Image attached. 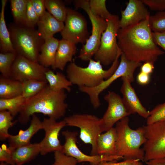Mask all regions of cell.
<instances>
[{"label":"cell","instance_id":"obj_1","mask_svg":"<svg viewBox=\"0 0 165 165\" xmlns=\"http://www.w3.org/2000/svg\"><path fill=\"white\" fill-rule=\"evenodd\" d=\"M149 17L135 24L120 28L118 32V46L130 61L154 63L164 53L153 41Z\"/></svg>","mask_w":165,"mask_h":165},{"label":"cell","instance_id":"obj_2","mask_svg":"<svg viewBox=\"0 0 165 165\" xmlns=\"http://www.w3.org/2000/svg\"><path fill=\"white\" fill-rule=\"evenodd\" d=\"M67 95L63 90H52L47 84L40 92L25 100L17 121L25 124L36 113H41L56 120L63 117L68 107L65 102Z\"/></svg>","mask_w":165,"mask_h":165},{"label":"cell","instance_id":"obj_3","mask_svg":"<svg viewBox=\"0 0 165 165\" xmlns=\"http://www.w3.org/2000/svg\"><path fill=\"white\" fill-rule=\"evenodd\" d=\"M129 119L127 116L116 123L118 155L124 160H138L143 161L145 152L141 147L146 141L144 126L133 129L129 127Z\"/></svg>","mask_w":165,"mask_h":165},{"label":"cell","instance_id":"obj_4","mask_svg":"<svg viewBox=\"0 0 165 165\" xmlns=\"http://www.w3.org/2000/svg\"><path fill=\"white\" fill-rule=\"evenodd\" d=\"M122 53L119 48L116 59L107 70L103 69L100 62L92 59L89 61L88 65L86 67L79 66L72 62L70 63L66 69L67 77L72 85L79 87H95L114 73L119 66L118 59Z\"/></svg>","mask_w":165,"mask_h":165},{"label":"cell","instance_id":"obj_5","mask_svg":"<svg viewBox=\"0 0 165 165\" xmlns=\"http://www.w3.org/2000/svg\"><path fill=\"white\" fill-rule=\"evenodd\" d=\"M12 44L18 55L34 61H38L44 40L37 30L16 24L9 26Z\"/></svg>","mask_w":165,"mask_h":165},{"label":"cell","instance_id":"obj_6","mask_svg":"<svg viewBox=\"0 0 165 165\" xmlns=\"http://www.w3.org/2000/svg\"><path fill=\"white\" fill-rule=\"evenodd\" d=\"M66 126L77 127L80 130L79 138L84 143L91 146V155L97 154V142L99 135L103 132L101 118L88 114H75L65 118Z\"/></svg>","mask_w":165,"mask_h":165},{"label":"cell","instance_id":"obj_7","mask_svg":"<svg viewBox=\"0 0 165 165\" xmlns=\"http://www.w3.org/2000/svg\"><path fill=\"white\" fill-rule=\"evenodd\" d=\"M119 20L118 15L112 14L105 20L107 26L102 34L99 49L94 56L95 60L104 66L112 64L118 54L117 35L120 28Z\"/></svg>","mask_w":165,"mask_h":165},{"label":"cell","instance_id":"obj_8","mask_svg":"<svg viewBox=\"0 0 165 165\" xmlns=\"http://www.w3.org/2000/svg\"><path fill=\"white\" fill-rule=\"evenodd\" d=\"M88 0H77L73 1L76 8L84 10L90 20L92 30L91 35L81 49L79 57L85 61H89L92 59L100 46L102 35L106 29L107 23L105 20L94 16L91 12Z\"/></svg>","mask_w":165,"mask_h":165},{"label":"cell","instance_id":"obj_9","mask_svg":"<svg viewBox=\"0 0 165 165\" xmlns=\"http://www.w3.org/2000/svg\"><path fill=\"white\" fill-rule=\"evenodd\" d=\"M137 67L134 62L129 60L124 56H122L118 68L109 78L103 80L95 87L89 88L82 86L79 87V90L81 92L87 94L93 107L94 108H97L101 105L99 98L100 94L119 78L125 77L130 81H133L134 73Z\"/></svg>","mask_w":165,"mask_h":165},{"label":"cell","instance_id":"obj_10","mask_svg":"<svg viewBox=\"0 0 165 165\" xmlns=\"http://www.w3.org/2000/svg\"><path fill=\"white\" fill-rule=\"evenodd\" d=\"M146 142L143 161L165 157V119L144 126Z\"/></svg>","mask_w":165,"mask_h":165},{"label":"cell","instance_id":"obj_11","mask_svg":"<svg viewBox=\"0 0 165 165\" xmlns=\"http://www.w3.org/2000/svg\"><path fill=\"white\" fill-rule=\"evenodd\" d=\"M64 27L61 32L62 39L75 44L85 43L89 38L87 23L85 18L76 11L67 8Z\"/></svg>","mask_w":165,"mask_h":165},{"label":"cell","instance_id":"obj_12","mask_svg":"<svg viewBox=\"0 0 165 165\" xmlns=\"http://www.w3.org/2000/svg\"><path fill=\"white\" fill-rule=\"evenodd\" d=\"M65 139L63 145L61 152L66 155L75 158L78 163L86 162L91 165H98L104 161H116L123 159L119 156H108L97 155H88L81 151L77 145L76 131H72L68 130L62 132Z\"/></svg>","mask_w":165,"mask_h":165},{"label":"cell","instance_id":"obj_13","mask_svg":"<svg viewBox=\"0 0 165 165\" xmlns=\"http://www.w3.org/2000/svg\"><path fill=\"white\" fill-rule=\"evenodd\" d=\"M49 69L37 61L17 55L11 68L10 78L21 82L29 79L47 81L45 74Z\"/></svg>","mask_w":165,"mask_h":165},{"label":"cell","instance_id":"obj_14","mask_svg":"<svg viewBox=\"0 0 165 165\" xmlns=\"http://www.w3.org/2000/svg\"><path fill=\"white\" fill-rule=\"evenodd\" d=\"M108 103L107 109L101 118V124L103 132L112 128L122 119L131 115L125 107L122 97L113 91H109L104 97Z\"/></svg>","mask_w":165,"mask_h":165},{"label":"cell","instance_id":"obj_15","mask_svg":"<svg viewBox=\"0 0 165 165\" xmlns=\"http://www.w3.org/2000/svg\"><path fill=\"white\" fill-rule=\"evenodd\" d=\"M43 129L45 133L44 138L39 143L40 154L45 155L49 153L61 152L63 145L59 139L61 129L66 126L63 119L60 121L51 118H45L42 121Z\"/></svg>","mask_w":165,"mask_h":165},{"label":"cell","instance_id":"obj_16","mask_svg":"<svg viewBox=\"0 0 165 165\" xmlns=\"http://www.w3.org/2000/svg\"><path fill=\"white\" fill-rule=\"evenodd\" d=\"M150 13L141 0H129L124 10L121 11L120 28L137 24L146 19Z\"/></svg>","mask_w":165,"mask_h":165},{"label":"cell","instance_id":"obj_17","mask_svg":"<svg viewBox=\"0 0 165 165\" xmlns=\"http://www.w3.org/2000/svg\"><path fill=\"white\" fill-rule=\"evenodd\" d=\"M121 78L123 83L120 92L123 95L122 98L127 109L131 114L137 113L147 119L149 115V112L142 105L130 81L126 77Z\"/></svg>","mask_w":165,"mask_h":165},{"label":"cell","instance_id":"obj_18","mask_svg":"<svg viewBox=\"0 0 165 165\" xmlns=\"http://www.w3.org/2000/svg\"><path fill=\"white\" fill-rule=\"evenodd\" d=\"M32 118L28 127L24 130H20L16 135H10L8 138V148L11 152L16 148L30 144L33 136L39 130L42 129V125L39 118L35 114Z\"/></svg>","mask_w":165,"mask_h":165},{"label":"cell","instance_id":"obj_19","mask_svg":"<svg viewBox=\"0 0 165 165\" xmlns=\"http://www.w3.org/2000/svg\"><path fill=\"white\" fill-rule=\"evenodd\" d=\"M37 25L38 33L44 40L61 32L64 27V22L57 20L47 11L40 17Z\"/></svg>","mask_w":165,"mask_h":165},{"label":"cell","instance_id":"obj_20","mask_svg":"<svg viewBox=\"0 0 165 165\" xmlns=\"http://www.w3.org/2000/svg\"><path fill=\"white\" fill-rule=\"evenodd\" d=\"M116 130L114 127L101 134L97 140V154L118 156L116 146Z\"/></svg>","mask_w":165,"mask_h":165},{"label":"cell","instance_id":"obj_21","mask_svg":"<svg viewBox=\"0 0 165 165\" xmlns=\"http://www.w3.org/2000/svg\"><path fill=\"white\" fill-rule=\"evenodd\" d=\"M59 40L53 37L44 40L38 59V62L44 67L51 66L55 70V57Z\"/></svg>","mask_w":165,"mask_h":165},{"label":"cell","instance_id":"obj_22","mask_svg":"<svg viewBox=\"0 0 165 165\" xmlns=\"http://www.w3.org/2000/svg\"><path fill=\"white\" fill-rule=\"evenodd\" d=\"M76 44L62 39L59 40L55 57L56 69L63 71L68 62H72L73 56L76 53Z\"/></svg>","mask_w":165,"mask_h":165},{"label":"cell","instance_id":"obj_23","mask_svg":"<svg viewBox=\"0 0 165 165\" xmlns=\"http://www.w3.org/2000/svg\"><path fill=\"white\" fill-rule=\"evenodd\" d=\"M40 152L39 143H30L19 147L11 152L13 165H22L30 161L40 153Z\"/></svg>","mask_w":165,"mask_h":165},{"label":"cell","instance_id":"obj_24","mask_svg":"<svg viewBox=\"0 0 165 165\" xmlns=\"http://www.w3.org/2000/svg\"><path fill=\"white\" fill-rule=\"evenodd\" d=\"M21 82L2 76L0 78V99H5L22 95Z\"/></svg>","mask_w":165,"mask_h":165},{"label":"cell","instance_id":"obj_25","mask_svg":"<svg viewBox=\"0 0 165 165\" xmlns=\"http://www.w3.org/2000/svg\"><path fill=\"white\" fill-rule=\"evenodd\" d=\"M7 1V0H1L0 13V48L2 53L15 51L5 19V9Z\"/></svg>","mask_w":165,"mask_h":165},{"label":"cell","instance_id":"obj_26","mask_svg":"<svg viewBox=\"0 0 165 165\" xmlns=\"http://www.w3.org/2000/svg\"><path fill=\"white\" fill-rule=\"evenodd\" d=\"M45 74L48 85L52 90L58 91L64 90L68 92L71 91V87L73 85L64 74L59 72L55 73L49 69Z\"/></svg>","mask_w":165,"mask_h":165},{"label":"cell","instance_id":"obj_27","mask_svg":"<svg viewBox=\"0 0 165 165\" xmlns=\"http://www.w3.org/2000/svg\"><path fill=\"white\" fill-rule=\"evenodd\" d=\"M25 99L22 95L8 99H0V111L7 110L14 117L22 111Z\"/></svg>","mask_w":165,"mask_h":165},{"label":"cell","instance_id":"obj_28","mask_svg":"<svg viewBox=\"0 0 165 165\" xmlns=\"http://www.w3.org/2000/svg\"><path fill=\"white\" fill-rule=\"evenodd\" d=\"M28 0H10L12 13L16 24L25 26Z\"/></svg>","mask_w":165,"mask_h":165},{"label":"cell","instance_id":"obj_29","mask_svg":"<svg viewBox=\"0 0 165 165\" xmlns=\"http://www.w3.org/2000/svg\"><path fill=\"white\" fill-rule=\"evenodd\" d=\"M46 9L58 20L65 21L67 16V8L63 2L60 0H45Z\"/></svg>","mask_w":165,"mask_h":165},{"label":"cell","instance_id":"obj_30","mask_svg":"<svg viewBox=\"0 0 165 165\" xmlns=\"http://www.w3.org/2000/svg\"><path fill=\"white\" fill-rule=\"evenodd\" d=\"M47 82L35 79H29L22 82V95L25 99L34 96L40 92L47 85Z\"/></svg>","mask_w":165,"mask_h":165},{"label":"cell","instance_id":"obj_31","mask_svg":"<svg viewBox=\"0 0 165 165\" xmlns=\"http://www.w3.org/2000/svg\"><path fill=\"white\" fill-rule=\"evenodd\" d=\"M18 54L16 51L0 53V72L2 76L10 78L11 69Z\"/></svg>","mask_w":165,"mask_h":165},{"label":"cell","instance_id":"obj_32","mask_svg":"<svg viewBox=\"0 0 165 165\" xmlns=\"http://www.w3.org/2000/svg\"><path fill=\"white\" fill-rule=\"evenodd\" d=\"M13 117L9 112L7 110L0 111V139L1 141L8 139L10 134L9 129L17 122L13 121Z\"/></svg>","mask_w":165,"mask_h":165},{"label":"cell","instance_id":"obj_33","mask_svg":"<svg viewBox=\"0 0 165 165\" xmlns=\"http://www.w3.org/2000/svg\"><path fill=\"white\" fill-rule=\"evenodd\" d=\"M105 0H90L89 1L90 11L94 16L101 17L105 20L112 15L107 10Z\"/></svg>","mask_w":165,"mask_h":165},{"label":"cell","instance_id":"obj_34","mask_svg":"<svg viewBox=\"0 0 165 165\" xmlns=\"http://www.w3.org/2000/svg\"><path fill=\"white\" fill-rule=\"evenodd\" d=\"M149 23L152 32L165 31V11H159L154 15L150 16Z\"/></svg>","mask_w":165,"mask_h":165},{"label":"cell","instance_id":"obj_35","mask_svg":"<svg viewBox=\"0 0 165 165\" xmlns=\"http://www.w3.org/2000/svg\"><path fill=\"white\" fill-rule=\"evenodd\" d=\"M146 119V125L165 119V102L157 105L149 112V115Z\"/></svg>","mask_w":165,"mask_h":165},{"label":"cell","instance_id":"obj_36","mask_svg":"<svg viewBox=\"0 0 165 165\" xmlns=\"http://www.w3.org/2000/svg\"><path fill=\"white\" fill-rule=\"evenodd\" d=\"M39 18L34 9L31 0H28L25 26L30 28H35Z\"/></svg>","mask_w":165,"mask_h":165},{"label":"cell","instance_id":"obj_37","mask_svg":"<svg viewBox=\"0 0 165 165\" xmlns=\"http://www.w3.org/2000/svg\"><path fill=\"white\" fill-rule=\"evenodd\" d=\"M54 161L51 165H77L75 158L67 156L61 152H54Z\"/></svg>","mask_w":165,"mask_h":165},{"label":"cell","instance_id":"obj_38","mask_svg":"<svg viewBox=\"0 0 165 165\" xmlns=\"http://www.w3.org/2000/svg\"><path fill=\"white\" fill-rule=\"evenodd\" d=\"M145 5L152 10L163 11L165 10V0H141Z\"/></svg>","mask_w":165,"mask_h":165},{"label":"cell","instance_id":"obj_39","mask_svg":"<svg viewBox=\"0 0 165 165\" xmlns=\"http://www.w3.org/2000/svg\"><path fill=\"white\" fill-rule=\"evenodd\" d=\"M0 161L13 165L12 159L11 151L6 146L3 144L0 147Z\"/></svg>","mask_w":165,"mask_h":165},{"label":"cell","instance_id":"obj_40","mask_svg":"<svg viewBox=\"0 0 165 165\" xmlns=\"http://www.w3.org/2000/svg\"><path fill=\"white\" fill-rule=\"evenodd\" d=\"M35 11L39 17L42 16L46 11L45 0H31Z\"/></svg>","mask_w":165,"mask_h":165},{"label":"cell","instance_id":"obj_41","mask_svg":"<svg viewBox=\"0 0 165 165\" xmlns=\"http://www.w3.org/2000/svg\"><path fill=\"white\" fill-rule=\"evenodd\" d=\"M153 41L158 46L161 47L165 51V31L161 32H152Z\"/></svg>","mask_w":165,"mask_h":165},{"label":"cell","instance_id":"obj_42","mask_svg":"<svg viewBox=\"0 0 165 165\" xmlns=\"http://www.w3.org/2000/svg\"><path fill=\"white\" fill-rule=\"evenodd\" d=\"M150 76L147 74L140 72L137 75V80L138 83L142 85L148 84L150 82Z\"/></svg>","mask_w":165,"mask_h":165},{"label":"cell","instance_id":"obj_43","mask_svg":"<svg viewBox=\"0 0 165 165\" xmlns=\"http://www.w3.org/2000/svg\"><path fill=\"white\" fill-rule=\"evenodd\" d=\"M136 160H137L130 159L124 160V161L120 162H116V161H104L98 165H131Z\"/></svg>","mask_w":165,"mask_h":165},{"label":"cell","instance_id":"obj_44","mask_svg":"<svg viewBox=\"0 0 165 165\" xmlns=\"http://www.w3.org/2000/svg\"><path fill=\"white\" fill-rule=\"evenodd\" d=\"M154 68V63L146 62L141 66L140 72L150 75L153 72Z\"/></svg>","mask_w":165,"mask_h":165},{"label":"cell","instance_id":"obj_45","mask_svg":"<svg viewBox=\"0 0 165 165\" xmlns=\"http://www.w3.org/2000/svg\"><path fill=\"white\" fill-rule=\"evenodd\" d=\"M145 163L147 165H165V157L151 160Z\"/></svg>","mask_w":165,"mask_h":165},{"label":"cell","instance_id":"obj_46","mask_svg":"<svg viewBox=\"0 0 165 165\" xmlns=\"http://www.w3.org/2000/svg\"><path fill=\"white\" fill-rule=\"evenodd\" d=\"M139 160H137L131 165H143V164Z\"/></svg>","mask_w":165,"mask_h":165},{"label":"cell","instance_id":"obj_47","mask_svg":"<svg viewBox=\"0 0 165 165\" xmlns=\"http://www.w3.org/2000/svg\"><path fill=\"white\" fill-rule=\"evenodd\" d=\"M8 164H7V163L3 162H1L0 165H8Z\"/></svg>","mask_w":165,"mask_h":165}]
</instances>
